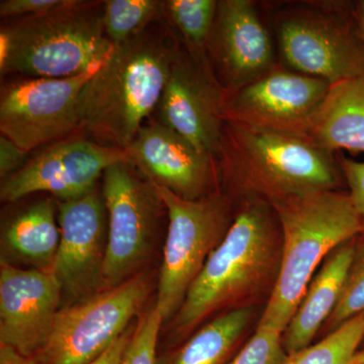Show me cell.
Returning <instances> with one entry per match:
<instances>
[{
    "label": "cell",
    "instance_id": "cell-1",
    "mask_svg": "<svg viewBox=\"0 0 364 364\" xmlns=\"http://www.w3.org/2000/svg\"><path fill=\"white\" fill-rule=\"evenodd\" d=\"M181 45L163 9L142 32L117 46L81 92L78 134L126 150L157 109Z\"/></svg>",
    "mask_w": 364,
    "mask_h": 364
},
{
    "label": "cell",
    "instance_id": "cell-2",
    "mask_svg": "<svg viewBox=\"0 0 364 364\" xmlns=\"http://www.w3.org/2000/svg\"><path fill=\"white\" fill-rule=\"evenodd\" d=\"M225 191L239 203L273 205L294 196L339 191L336 154L305 136L224 121L218 155Z\"/></svg>",
    "mask_w": 364,
    "mask_h": 364
},
{
    "label": "cell",
    "instance_id": "cell-3",
    "mask_svg": "<svg viewBox=\"0 0 364 364\" xmlns=\"http://www.w3.org/2000/svg\"><path fill=\"white\" fill-rule=\"evenodd\" d=\"M282 251V229L272 205L261 200L239 203L233 224L177 312L176 331L186 334L215 312L252 306L262 294H272Z\"/></svg>",
    "mask_w": 364,
    "mask_h": 364
},
{
    "label": "cell",
    "instance_id": "cell-4",
    "mask_svg": "<svg viewBox=\"0 0 364 364\" xmlns=\"http://www.w3.org/2000/svg\"><path fill=\"white\" fill-rule=\"evenodd\" d=\"M282 234V264L257 328L284 334L325 258L363 227L348 193L327 191L272 205Z\"/></svg>",
    "mask_w": 364,
    "mask_h": 364
},
{
    "label": "cell",
    "instance_id": "cell-5",
    "mask_svg": "<svg viewBox=\"0 0 364 364\" xmlns=\"http://www.w3.org/2000/svg\"><path fill=\"white\" fill-rule=\"evenodd\" d=\"M104 2L69 0L51 13L2 26L9 55L1 76L68 78L104 65L116 48L102 23Z\"/></svg>",
    "mask_w": 364,
    "mask_h": 364
},
{
    "label": "cell",
    "instance_id": "cell-6",
    "mask_svg": "<svg viewBox=\"0 0 364 364\" xmlns=\"http://www.w3.org/2000/svg\"><path fill=\"white\" fill-rule=\"evenodd\" d=\"M354 6L348 2H312L275 14L284 66L331 85L363 74L364 44Z\"/></svg>",
    "mask_w": 364,
    "mask_h": 364
},
{
    "label": "cell",
    "instance_id": "cell-7",
    "mask_svg": "<svg viewBox=\"0 0 364 364\" xmlns=\"http://www.w3.org/2000/svg\"><path fill=\"white\" fill-rule=\"evenodd\" d=\"M154 186L169 222L155 306L165 322L178 312L210 254L224 240L237 210L234 198L223 189L191 200Z\"/></svg>",
    "mask_w": 364,
    "mask_h": 364
},
{
    "label": "cell",
    "instance_id": "cell-8",
    "mask_svg": "<svg viewBox=\"0 0 364 364\" xmlns=\"http://www.w3.org/2000/svg\"><path fill=\"white\" fill-rule=\"evenodd\" d=\"M145 274L64 306L36 355L41 364H90L128 329L150 291Z\"/></svg>",
    "mask_w": 364,
    "mask_h": 364
},
{
    "label": "cell",
    "instance_id": "cell-9",
    "mask_svg": "<svg viewBox=\"0 0 364 364\" xmlns=\"http://www.w3.org/2000/svg\"><path fill=\"white\" fill-rule=\"evenodd\" d=\"M128 161L116 163L102 176L107 210V245L102 291L134 277L147 258L158 219L165 210L156 188Z\"/></svg>",
    "mask_w": 364,
    "mask_h": 364
},
{
    "label": "cell",
    "instance_id": "cell-10",
    "mask_svg": "<svg viewBox=\"0 0 364 364\" xmlns=\"http://www.w3.org/2000/svg\"><path fill=\"white\" fill-rule=\"evenodd\" d=\"M102 66L68 78H28L2 88L1 135L31 152L79 131L81 92Z\"/></svg>",
    "mask_w": 364,
    "mask_h": 364
},
{
    "label": "cell",
    "instance_id": "cell-11",
    "mask_svg": "<svg viewBox=\"0 0 364 364\" xmlns=\"http://www.w3.org/2000/svg\"><path fill=\"white\" fill-rule=\"evenodd\" d=\"M226 95L208 57L196 54L181 42L157 105L158 121L217 159Z\"/></svg>",
    "mask_w": 364,
    "mask_h": 364
},
{
    "label": "cell",
    "instance_id": "cell-12",
    "mask_svg": "<svg viewBox=\"0 0 364 364\" xmlns=\"http://www.w3.org/2000/svg\"><path fill=\"white\" fill-rule=\"evenodd\" d=\"M128 161L126 150L105 147L75 135L52 144L1 182L0 198L14 203L36 193L59 200L80 198L97 188L100 176L116 163Z\"/></svg>",
    "mask_w": 364,
    "mask_h": 364
},
{
    "label": "cell",
    "instance_id": "cell-13",
    "mask_svg": "<svg viewBox=\"0 0 364 364\" xmlns=\"http://www.w3.org/2000/svg\"><path fill=\"white\" fill-rule=\"evenodd\" d=\"M330 86L324 79L299 73L279 63L250 85L227 92L223 119L303 136Z\"/></svg>",
    "mask_w": 364,
    "mask_h": 364
},
{
    "label": "cell",
    "instance_id": "cell-14",
    "mask_svg": "<svg viewBox=\"0 0 364 364\" xmlns=\"http://www.w3.org/2000/svg\"><path fill=\"white\" fill-rule=\"evenodd\" d=\"M60 244L53 273L72 304L98 293L107 252V210L97 188L72 200H58ZM71 304V305H72Z\"/></svg>",
    "mask_w": 364,
    "mask_h": 364
},
{
    "label": "cell",
    "instance_id": "cell-15",
    "mask_svg": "<svg viewBox=\"0 0 364 364\" xmlns=\"http://www.w3.org/2000/svg\"><path fill=\"white\" fill-rule=\"evenodd\" d=\"M215 77L227 92L262 77L279 63L272 38L250 0H219L205 47Z\"/></svg>",
    "mask_w": 364,
    "mask_h": 364
},
{
    "label": "cell",
    "instance_id": "cell-16",
    "mask_svg": "<svg viewBox=\"0 0 364 364\" xmlns=\"http://www.w3.org/2000/svg\"><path fill=\"white\" fill-rule=\"evenodd\" d=\"M126 151L129 163L151 183L184 200H200L221 189L218 160L158 119L144 124Z\"/></svg>",
    "mask_w": 364,
    "mask_h": 364
},
{
    "label": "cell",
    "instance_id": "cell-17",
    "mask_svg": "<svg viewBox=\"0 0 364 364\" xmlns=\"http://www.w3.org/2000/svg\"><path fill=\"white\" fill-rule=\"evenodd\" d=\"M62 289L53 272L21 269L1 261L0 344L26 356L44 347L59 312Z\"/></svg>",
    "mask_w": 364,
    "mask_h": 364
},
{
    "label": "cell",
    "instance_id": "cell-18",
    "mask_svg": "<svg viewBox=\"0 0 364 364\" xmlns=\"http://www.w3.org/2000/svg\"><path fill=\"white\" fill-rule=\"evenodd\" d=\"M356 238L344 242L330 252L314 275L298 310L282 334L287 354L312 345L336 308L353 257Z\"/></svg>",
    "mask_w": 364,
    "mask_h": 364
},
{
    "label": "cell",
    "instance_id": "cell-19",
    "mask_svg": "<svg viewBox=\"0 0 364 364\" xmlns=\"http://www.w3.org/2000/svg\"><path fill=\"white\" fill-rule=\"evenodd\" d=\"M329 152H364V73L330 90L303 136Z\"/></svg>",
    "mask_w": 364,
    "mask_h": 364
},
{
    "label": "cell",
    "instance_id": "cell-20",
    "mask_svg": "<svg viewBox=\"0 0 364 364\" xmlns=\"http://www.w3.org/2000/svg\"><path fill=\"white\" fill-rule=\"evenodd\" d=\"M57 210V203L48 198L14 217L2 230L4 247L36 269L52 272L60 244Z\"/></svg>",
    "mask_w": 364,
    "mask_h": 364
},
{
    "label": "cell",
    "instance_id": "cell-21",
    "mask_svg": "<svg viewBox=\"0 0 364 364\" xmlns=\"http://www.w3.org/2000/svg\"><path fill=\"white\" fill-rule=\"evenodd\" d=\"M253 318V306L222 314L196 333L173 364H223L238 344Z\"/></svg>",
    "mask_w": 364,
    "mask_h": 364
},
{
    "label": "cell",
    "instance_id": "cell-22",
    "mask_svg": "<svg viewBox=\"0 0 364 364\" xmlns=\"http://www.w3.org/2000/svg\"><path fill=\"white\" fill-rule=\"evenodd\" d=\"M364 341V312L326 335L318 343L289 354L284 364H349Z\"/></svg>",
    "mask_w": 364,
    "mask_h": 364
},
{
    "label": "cell",
    "instance_id": "cell-23",
    "mask_svg": "<svg viewBox=\"0 0 364 364\" xmlns=\"http://www.w3.org/2000/svg\"><path fill=\"white\" fill-rule=\"evenodd\" d=\"M218 0H168L164 11L181 42L196 54L205 55L214 25Z\"/></svg>",
    "mask_w": 364,
    "mask_h": 364
},
{
    "label": "cell",
    "instance_id": "cell-24",
    "mask_svg": "<svg viewBox=\"0 0 364 364\" xmlns=\"http://www.w3.org/2000/svg\"><path fill=\"white\" fill-rule=\"evenodd\" d=\"M164 9L157 0H107L104 2L102 23L107 38L114 46L133 39Z\"/></svg>",
    "mask_w": 364,
    "mask_h": 364
},
{
    "label": "cell",
    "instance_id": "cell-25",
    "mask_svg": "<svg viewBox=\"0 0 364 364\" xmlns=\"http://www.w3.org/2000/svg\"><path fill=\"white\" fill-rule=\"evenodd\" d=\"M364 312V235L355 240L353 257L347 273L341 296L322 331L326 335L338 329L347 321Z\"/></svg>",
    "mask_w": 364,
    "mask_h": 364
},
{
    "label": "cell",
    "instance_id": "cell-26",
    "mask_svg": "<svg viewBox=\"0 0 364 364\" xmlns=\"http://www.w3.org/2000/svg\"><path fill=\"white\" fill-rule=\"evenodd\" d=\"M163 322L157 309H151L134 329L119 364H156L158 334Z\"/></svg>",
    "mask_w": 364,
    "mask_h": 364
},
{
    "label": "cell",
    "instance_id": "cell-27",
    "mask_svg": "<svg viewBox=\"0 0 364 364\" xmlns=\"http://www.w3.org/2000/svg\"><path fill=\"white\" fill-rule=\"evenodd\" d=\"M287 356L282 333L256 327L253 336L230 364H284Z\"/></svg>",
    "mask_w": 364,
    "mask_h": 364
},
{
    "label": "cell",
    "instance_id": "cell-28",
    "mask_svg": "<svg viewBox=\"0 0 364 364\" xmlns=\"http://www.w3.org/2000/svg\"><path fill=\"white\" fill-rule=\"evenodd\" d=\"M337 161L339 163L345 183L348 188L352 202L355 205L361 222H363L364 235V162L355 161L345 156L343 153H336Z\"/></svg>",
    "mask_w": 364,
    "mask_h": 364
},
{
    "label": "cell",
    "instance_id": "cell-29",
    "mask_svg": "<svg viewBox=\"0 0 364 364\" xmlns=\"http://www.w3.org/2000/svg\"><path fill=\"white\" fill-rule=\"evenodd\" d=\"M69 0H1L2 18H23L42 16L66 6Z\"/></svg>",
    "mask_w": 364,
    "mask_h": 364
},
{
    "label": "cell",
    "instance_id": "cell-30",
    "mask_svg": "<svg viewBox=\"0 0 364 364\" xmlns=\"http://www.w3.org/2000/svg\"><path fill=\"white\" fill-rule=\"evenodd\" d=\"M28 154L13 141L0 135V177L2 181L25 166L28 161Z\"/></svg>",
    "mask_w": 364,
    "mask_h": 364
},
{
    "label": "cell",
    "instance_id": "cell-31",
    "mask_svg": "<svg viewBox=\"0 0 364 364\" xmlns=\"http://www.w3.org/2000/svg\"><path fill=\"white\" fill-rule=\"evenodd\" d=\"M133 330L127 329L123 335L119 337L109 346L107 351H105L102 355L97 359H95L93 363L90 364H119L121 363L122 358L127 347H128L129 342L133 336Z\"/></svg>",
    "mask_w": 364,
    "mask_h": 364
},
{
    "label": "cell",
    "instance_id": "cell-32",
    "mask_svg": "<svg viewBox=\"0 0 364 364\" xmlns=\"http://www.w3.org/2000/svg\"><path fill=\"white\" fill-rule=\"evenodd\" d=\"M0 364H41L36 356H26L7 344H0Z\"/></svg>",
    "mask_w": 364,
    "mask_h": 364
},
{
    "label": "cell",
    "instance_id": "cell-33",
    "mask_svg": "<svg viewBox=\"0 0 364 364\" xmlns=\"http://www.w3.org/2000/svg\"><path fill=\"white\" fill-rule=\"evenodd\" d=\"M354 14H355L356 23H358L359 33L364 44V0L355 2L354 6Z\"/></svg>",
    "mask_w": 364,
    "mask_h": 364
},
{
    "label": "cell",
    "instance_id": "cell-34",
    "mask_svg": "<svg viewBox=\"0 0 364 364\" xmlns=\"http://www.w3.org/2000/svg\"><path fill=\"white\" fill-rule=\"evenodd\" d=\"M349 364H364V348L359 349V350L354 354Z\"/></svg>",
    "mask_w": 364,
    "mask_h": 364
},
{
    "label": "cell",
    "instance_id": "cell-35",
    "mask_svg": "<svg viewBox=\"0 0 364 364\" xmlns=\"http://www.w3.org/2000/svg\"><path fill=\"white\" fill-rule=\"evenodd\" d=\"M363 344H364V341H363Z\"/></svg>",
    "mask_w": 364,
    "mask_h": 364
}]
</instances>
